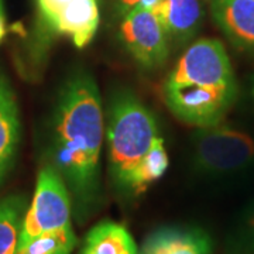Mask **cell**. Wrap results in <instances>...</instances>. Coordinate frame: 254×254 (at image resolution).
I'll return each instance as SVG.
<instances>
[{"mask_svg": "<svg viewBox=\"0 0 254 254\" xmlns=\"http://www.w3.org/2000/svg\"><path fill=\"white\" fill-rule=\"evenodd\" d=\"M20 143V118L14 92L0 72V182L13 167Z\"/></svg>", "mask_w": 254, "mask_h": 254, "instance_id": "obj_11", "label": "cell"}, {"mask_svg": "<svg viewBox=\"0 0 254 254\" xmlns=\"http://www.w3.org/2000/svg\"><path fill=\"white\" fill-rule=\"evenodd\" d=\"M68 1H71V0H37L40 13L50 27H54L55 21L60 16L61 10L64 9V6Z\"/></svg>", "mask_w": 254, "mask_h": 254, "instance_id": "obj_17", "label": "cell"}, {"mask_svg": "<svg viewBox=\"0 0 254 254\" xmlns=\"http://www.w3.org/2000/svg\"><path fill=\"white\" fill-rule=\"evenodd\" d=\"M212 17L232 46L254 53V0H209Z\"/></svg>", "mask_w": 254, "mask_h": 254, "instance_id": "obj_8", "label": "cell"}, {"mask_svg": "<svg viewBox=\"0 0 254 254\" xmlns=\"http://www.w3.org/2000/svg\"><path fill=\"white\" fill-rule=\"evenodd\" d=\"M115 10L119 17L123 18L127 13H130L133 9H136L140 3V0H113Z\"/></svg>", "mask_w": 254, "mask_h": 254, "instance_id": "obj_18", "label": "cell"}, {"mask_svg": "<svg viewBox=\"0 0 254 254\" xmlns=\"http://www.w3.org/2000/svg\"><path fill=\"white\" fill-rule=\"evenodd\" d=\"M76 243L72 227L50 232L18 247L17 254H71Z\"/></svg>", "mask_w": 254, "mask_h": 254, "instance_id": "obj_15", "label": "cell"}, {"mask_svg": "<svg viewBox=\"0 0 254 254\" xmlns=\"http://www.w3.org/2000/svg\"><path fill=\"white\" fill-rule=\"evenodd\" d=\"M223 254H254V199L227 232Z\"/></svg>", "mask_w": 254, "mask_h": 254, "instance_id": "obj_14", "label": "cell"}, {"mask_svg": "<svg viewBox=\"0 0 254 254\" xmlns=\"http://www.w3.org/2000/svg\"><path fill=\"white\" fill-rule=\"evenodd\" d=\"M158 137L154 115L130 92L112 100L106 127L110 178L123 196H138L137 175Z\"/></svg>", "mask_w": 254, "mask_h": 254, "instance_id": "obj_3", "label": "cell"}, {"mask_svg": "<svg viewBox=\"0 0 254 254\" xmlns=\"http://www.w3.org/2000/svg\"><path fill=\"white\" fill-rule=\"evenodd\" d=\"M254 165V137L229 125L199 127L192 136V167L209 178L242 173Z\"/></svg>", "mask_w": 254, "mask_h": 254, "instance_id": "obj_4", "label": "cell"}, {"mask_svg": "<svg viewBox=\"0 0 254 254\" xmlns=\"http://www.w3.org/2000/svg\"><path fill=\"white\" fill-rule=\"evenodd\" d=\"M81 254H137V247L126 227L102 222L86 235Z\"/></svg>", "mask_w": 254, "mask_h": 254, "instance_id": "obj_12", "label": "cell"}, {"mask_svg": "<svg viewBox=\"0 0 254 254\" xmlns=\"http://www.w3.org/2000/svg\"><path fill=\"white\" fill-rule=\"evenodd\" d=\"M237 82L219 40L190 44L164 82V100L174 116L196 127L220 123L237 98Z\"/></svg>", "mask_w": 254, "mask_h": 254, "instance_id": "obj_2", "label": "cell"}, {"mask_svg": "<svg viewBox=\"0 0 254 254\" xmlns=\"http://www.w3.org/2000/svg\"><path fill=\"white\" fill-rule=\"evenodd\" d=\"M4 37V11H3V1L0 0V41Z\"/></svg>", "mask_w": 254, "mask_h": 254, "instance_id": "obj_19", "label": "cell"}, {"mask_svg": "<svg viewBox=\"0 0 254 254\" xmlns=\"http://www.w3.org/2000/svg\"><path fill=\"white\" fill-rule=\"evenodd\" d=\"M170 40L178 44L190 41L203 20L202 0H161L153 10Z\"/></svg>", "mask_w": 254, "mask_h": 254, "instance_id": "obj_9", "label": "cell"}, {"mask_svg": "<svg viewBox=\"0 0 254 254\" xmlns=\"http://www.w3.org/2000/svg\"><path fill=\"white\" fill-rule=\"evenodd\" d=\"M71 213L72 200L66 184L51 164L44 165L37 177L34 196L24 216L18 247L40 235L72 227Z\"/></svg>", "mask_w": 254, "mask_h": 254, "instance_id": "obj_5", "label": "cell"}, {"mask_svg": "<svg viewBox=\"0 0 254 254\" xmlns=\"http://www.w3.org/2000/svg\"><path fill=\"white\" fill-rule=\"evenodd\" d=\"M138 254H213V242L199 226L167 225L145 237Z\"/></svg>", "mask_w": 254, "mask_h": 254, "instance_id": "obj_7", "label": "cell"}, {"mask_svg": "<svg viewBox=\"0 0 254 254\" xmlns=\"http://www.w3.org/2000/svg\"><path fill=\"white\" fill-rule=\"evenodd\" d=\"M120 40L138 65L160 68L170 55V37L151 10L136 7L122 18Z\"/></svg>", "mask_w": 254, "mask_h": 254, "instance_id": "obj_6", "label": "cell"}, {"mask_svg": "<svg viewBox=\"0 0 254 254\" xmlns=\"http://www.w3.org/2000/svg\"><path fill=\"white\" fill-rule=\"evenodd\" d=\"M249 95H250V99H252L254 105V73L249 79Z\"/></svg>", "mask_w": 254, "mask_h": 254, "instance_id": "obj_20", "label": "cell"}, {"mask_svg": "<svg viewBox=\"0 0 254 254\" xmlns=\"http://www.w3.org/2000/svg\"><path fill=\"white\" fill-rule=\"evenodd\" d=\"M168 168V155L164 145V140L161 137H157L151 150L147 153L143 163L140 165L138 175H137V192L141 195L145 190L154 184L157 180L163 177Z\"/></svg>", "mask_w": 254, "mask_h": 254, "instance_id": "obj_16", "label": "cell"}, {"mask_svg": "<svg viewBox=\"0 0 254 254\" xmlns=\"http://www.w3.org/2000/svg\"><path fill=\"white\" fill-rule=\"evenodd\" d=\"M99 17L98 0H71L61 10L53 30L69 37L76 48H83L99 27Z\"/></svg>", "mask_w": 254, "mask_h": 254, "instance_id": "obj_10", "label": "cell"}, {"mask_svg": "<svg viewBox=\"0 0 254 254\" xmlns=\"http://www.w3.org/2000/svg\"><path fill=\"white\" fill-rule=\"evenodd\" d=\"M26 212L27 200L21 195L0 200V254H17Z\"/></svg>", "mask_w": 254, "mask_h": 254, "instance_id": "obj_13", "label": "cell"}, {"mask_svg": "<svg viewBox=\"0 0 254 254\" xmlns=\"http://www.w3.org/2000/svg\"><path fill=\"white\" fill-rule=\"evenodd\" d=\"M105 120L98 85L78 72L60 92L53 120L51 165L68 187L79 222L91 215L100 198V154Z\"/></svg>", "mask_w": 254, "mask_h": 254, "instance_id": "obj_1", "label": "cell"}, {"mask_svg": "<svg viewBox=\"0 0 254 254\" xmlns=\"http://www.w3.org/2000/svg\"><path fill=\"white\" fill-rule=\"evenodd\" d=\"M208 1H209V0H208Z\"/></svg>", "mask_w": 254, "mask_h": 254, "instance_id": "obj_21", "label": "cell"}]
</instances>
